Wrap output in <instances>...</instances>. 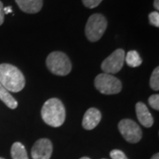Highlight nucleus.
Segmentation results:
<instances>
[{
	"label": "nucleus",
	"mask_w": 159,
	"mask_h": 159,
	"mask_svg": "<svg viewBox=\"0 0 159 159\" xmlns=\"http://www.w3.org/2000/svg\"><path fill=\"white\" fill-rule=\"evenodd\" d=\"M51 154L52 143L45 138L36 141L31 149V157L33 159H50Z\"/></svg>",
	"instance_id": "nucleus-8"
},
{
	"label": "nucleus",
	"mask_w": 159,
	"mask_h": 159,
	"mask_svg": "<svg viewBox=\"0 0 159 159\" xmlns=\"http://www.w3.org/2000/svg\"><path fill=\"white\" fill-rule=\"evenodd\" d=\"M0 84L9 92L17 93L25 87L26 80L20 70L10 64L0 65Z\"/></svg>",
	"instance_id": "nucleus-1"
},
{
	"label": "nucleus",
	"mask_w": 159,
	"mask_h": 159,
	"mask_svg": "<svg viewBox=\"0 0 159 159\" xmlns=\"http://www.w3.org/2000/svg\"><path fill=\"white\" fill-rule=\"evenodd\" d=\"M148 20L149 23L156 27L158 28L159 27V13L158 11H152L148 14Z\"/></svg>",
	"instance_id": "nucleus-16"
},
{
	"label": "nucleus",
	"mask_w": 159,
	"mask_h": 159,
	"mask_svg": "<svg viewBox=\"0 0 159 159\" xmlns=\"http://www.w3.org/2000/svg\"><path fill=\"white\" fill-rule=\"evenodd\" d=\"M102 115L99 110L96 108L89 109L83 116L82 126L86 130H92L97 126L101 121Z\"/></svg>",
	"instance_id": "nucleus-9"
},
{
	"label": "nucleus",
	"mask_w": 159,
	"mask_h": 159,
	"mask_svg": "<svg viewBox=\"0 0 159 159\" xmlns=\"http://www.w3.org/2000/svg\"><path fill=\"white\" fill-rule=\"evenodd\" d=\"M0 100L10 109L17 108V101L11 96V93L1 84H0Z\"/></svg>",
	"instance_id": "nucleus-12"
},
{
	"label": "nucleus",
	"mask_w": 159,
	"mask_h": 159,
	"mask_svg": "<svg viewBox=\"0 0 159 159\" xmlns=\"http://www.w3.org/2000/svg\"><path fill=\"white\" fill-rule=\"evenodd\" d=\"M125 53L122 49H117L108 57H106L101 65L104 74H113L119 73L125 63Z\"/></svg>",
	"instance_id": "nucleus-7"
},
{
	"label": "nucleus",
	"mask_w": 159,
	"mask_h": 159,
	"mask_svg": "<svg viewBox=\"0 0 159 159\" xmlns=\"http://www.w3.org/2000/svg\"><path fill=\"white\" fill-rule=\"evenodd\" d=\"M107 29V20L100 13H94L89 18L85 27V34L90 42H97L102 38Z\"/></svg>",
	"instance_id": "nucleus-4"
},
{
	"label": "nucleus",
	"mask_w": 159,
	"mask_h": 159,
	"mask_svg": "<svg viewBox=\"0 0 159 159\" xmlns=\"http://www.w3.org/2000/svg\"><path fill=\"white\" fill-rule=\"evenodd\" d=\"M151 159H159V154L158 153L155 154L153 157H151Z\"/></svg>",
	"instance_id": "nucleus-23"
},
{
	"label": "nucleus",
	"mask_w": 159,
	"mask_h": 159,
	"mask_svg": "<svg viewBox=\"0 0 159 159\" xmlns=\"http://www.w3.org/2000/svg\"><path fill=\"white\" fill-rule=\"evenodd\" d=\"M119 131L126 142L130 143H137L142 137V129L132 119H122L119 123Z\"/></svg>",
	"instance_id": "nucleus-6"
},
{
	"label": "nucleus",
	"mask_w": 159,
	"mask_h": 159,
	"mask_svg": "<svg viewBox=\"0 0 159 159\" xmlns=\"http://www.w3.org/2000/svg\"><path fill=\"white\" fill-rule=\"evenodd\" d=\"M154 7L156 8L157 11L159 10V0H154Z\"/></svg>",
	"instance_id": "nucleus-22"
},
{
	"label": "nucleus",
	"mask_w": 159,
	"mask_h": 159,
	"mask_svg": "<svg viewBox=\"0 0 159 159\" xmlns=\"http://www.w3.org/2000/svg\"><path fill=\"white\" fill-rule=\"evenodd\" d=\"M11 155L12 159H29L27 150L24 145L20 142H14L11 148Z\"/></svg>",
	"instance_id": "nucleus-13"
},
{
	"label": "nucleus",
	"mask_w": 159,
	"mask_h": 159,
	"mask_svg": "<svg viewBox=\"0 0 159 159\" xmlns=\"http://www.w3.org/2000/svg\"><path fill=\"white\" fill-rule=\"evenodd\" d=\"M41 116L46 124L52 127L62 125L66 119V110L63 102L57 98L47 100L42 107Z\"/></svg>",
	"instance_id": "nucleus-2"
},
{
	"label": "nucleus",
	"mask_w": 159,
	"mask_h": 159,
	"mask_svg": "<svg viewBox=\"0 0 159 159\" xmlns=\"http://www.w3.org/2000/svg\"><path fill=\"white\" fill-rule=\"evenodd\" d=\"M135 110H136L137 119L140 121V123L143 126L148 127V128L152 126L154 123V119L151 113L149 112L147 105L142 102H137Z\"/></svg>",
	"instance_id": "nucleus-10"
},
{
	"label": "nucleus",
	"mask_w": 159,
	"mask_h": 159,
	"mask_svg": "<svg viewBox=\"0 0 159 159\" xmlns=\"http://www.w3.org/2000/svg\"><path fill=\"white\" fill-rule=\"evenodd\" d=\"M46 65L52 74L59 76L67 75L72 70V64L69 57L61 51H53L50 53L46 59Z\"/></svg>",
	"instance_id": "nucleus-3"
},
{
	"label": "nucleus",
	"mask_w": 159,
	"mask_h": 159,
	"mask_svg": "<svg viewBox=\"0 0 159 159\" xmlns=\"http://www.w3.org/2000/svg\"><path fill=\"white\" fill-rule=\"evenodd\" d=\"M102 0H82V3L87 8L93 9L99 6L102 3Z\"/></svg>",
	"instance_id": "nucleus-18"
},
{
	"label": "nucleus",
	"mask_w": 159,
	"mask_h": 159,
	"mask_svg": "<svg viewBox=\"0 0 159 159\" xmlns=\"http://www.w3.org/2000/svg\"><path fill=\"white\" fill-rule=\"evenodd\" d=\"M0 159H5V158H3V157H0Z\"/></svg>",
	"instance_id": "nucleus-25"
},
{
	"label": "nucleus",
	"mask_w": 159,
	"mask_h": 159,
	"mask_svg": "<svg viewBox=\"0 0 159 159\" xmlns=\"http://www.w3.org/2000/svg\"><path fill=\"white\" fill-rule=\"evenodd\" d=\"M4 12H5V15L6 14H9L12 12V9H11V6H7V7H4Z\"/></svg>",
	"instance_id": "nucleus-21"
},
{
	"label": "nucleus",
	"mask_w": 159,
	"mask_h": 159,
	"mask_svg": "<svg viewBox=\"0 0 159 159\" xmlns=\"http://www.w3.org/2000/svg\"><path fill=\"white\" fill-rule=\"evenodd\" d=\"M148 104L150 107H152L154 110L158 111L159 110V96L157 94L152 95L151 97H148Z\"/></svg>",
	"instance_id": "nucleus-17"
},
{
	"label": "nucleus",
	"mask_w": 159,
	"mask_h": 159,
	"mask_svg": "<svg viewBox=\"0 0 159 159\" xmlns=\"http://www.w3.org/2000/svg\"><path fill=\"white\" fill-rule=\"evenodd\" d=\"M80 159H90L89 157H81Z\"/></svg>",
	"instance_id": "nucleus-24"
},
{
	"label": "nucleus",
	"mask_w": 159,
	"mask_h": 159,
	"mask_svg": "<svg viewBox=\"0 0 159 159\" xmlns=\"http://www.w3.org/2000/svg\"><path fill=\"white\" fill-rule=\"evenodd\" d=\"M149 85L153 90L157 91L159 89V67H156L151 74Z\"/></svg>",
	"instance_id": "nucleus-15"
},
{
	"label": "nucleus",
	"mask_w": 159,
	"mask_h": 159,
	"mask_svg": "<svg viewBox=\"0 0 159 159\" xmlns=\"http://www.w3.org/2000/svg\"><path fill=\"white\" fill-rule=\"evenodd\" d=\"M110 156L112 159H128L126 157V156L125 155V153L119 149H113L111 151L110 153Z\"/></svg>",
	"instance_id": "nucleus-19"
},
{
	"label": "nucleus",
	"mask_w": 159,
	"mask_h": 159,
	"mask_svg": "<svg viewBox=\"0 0 159 159\" xmlns=\"http://www.w3.org/2000/svg\"><path fill=\"white\" fill-rule=\"evenodd\" d=\"M125 61L131 67H138L142 65V59L136 51H130L125 56Z\"/></svg>",
	"instance_id": "nucleus-14"
},
{
	"label": "nucleus",
	"mask_w": 159,
	"mask_h": 159,
	"mask_svg": "<svg viewBox=\"0 0 159 159\" xmlns=\"http://www.w3.org/2000/svg\"><path fill=\"white\" fill-rule=\"evenodd\" d=\"M97 89L103 95H115L122 89L121 81L112 74H100L95 79Z\"/></svg>",
	"instance_id": "nucleus-5"
},
{
	"label": "nucleus",
	"mask_w": 159,
	"mask_h": 159,
	"mask_svg": "<svg viewBox=\"0 0 159 159\" xmlns=\"http://www.w3.org/2000/svg\"><path fill=\"white\" fill-rule=\"evenodd\" d=\"M5 20V12H4V5L0 1V26L4 23Z\"/></svg>",
	"instance_id": "nucleus-20"
},
{
	"label": "nucleus",
	"mask_w": 159,
	"mask_h": 159,
	"mask_svg": "<svg viewBox=\"0 0 159 159\" xmlns=\"http://www.w3.org/2000/svg\"><path fill=\"white\" fill-rule=\"evenodd\" d=\"M19 8L24 12L34 14L43 8V0H15Z\"/></svg>",
	"instance_id": "nucleus-11"
}]
</instances>
